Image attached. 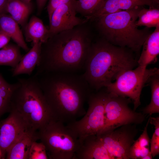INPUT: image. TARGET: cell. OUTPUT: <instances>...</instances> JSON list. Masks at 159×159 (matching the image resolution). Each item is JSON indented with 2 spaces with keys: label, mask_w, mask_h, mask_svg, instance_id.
Here are the masks:
<instances>
[{
  "label": "cell",
  "mask_w": 159,
  "mask_h": 159,
  "mask_svg": "<svg viewBox=\"0 0 159 159\" xmlns=\"http://www.w3.org/2000/svg\"><path fill=\"white\" fill-rule=\"evenodd\" d=\"M0 31L8 35L25 51L29 50L18 24L10 16L3 14L0 16Z\"/></svg>",
  "instance_id": "cell-18"
},
{
  "label": "cell",
  "mask_w": 159,
  "mask_h": 159,
  "mask_svg": "<svg viewBox=\"0 0 159 159\" xmlns=\"http://www.w3.org/2000/svg\"><path fill=\"white\" fill-rule=\"evenodd\" d=\"M49 29L37 17L34 16L26 25L25 30L26 40L32 42L33 44L38 42L43 43L49 39Z\"/></svg>",
  "instance_id": "cell-19"
},
{
  "label": "cell",
  "mask_w": 159,
  "mask_h": 159,
  "mask_svg": "<svg viewBox=\"0 0 159 159\" xmlns=\"http://www.w3.org/2000/svg\"><path fill=\"white\" fill-rule=\"evenodd\" d=\"M106 92L102 131L114 130L125 124H140L144 121L146 115L130 107V99Z\"/></svg>",
  "instance_id": "cell-8"
},
{
  "label": "cell",
  "mask_w": 159,
  "mask_h": 159,
  "mask_svg": "<svg viewBox=\"0 0 159 159\" xmlns=\"http://www.w3.org/2000/svg\"><path fill=\"white\" fill-rule=\"evenodd\" d=\"M156 6H159V0H151Z\"/></svg>",
  "instance_id": "cell-34"
},
{
  "label": "cell",
  "mask_w": 159,
  "mask_h": 159,
  "mask_svg": "<svg viewBox=\"0 0 159 159\" xmlns=\"http://www.w3.org/2000/svg\"><path fill=\"white\" fill-rule=\"evenodd\" d=\"M10 110L18 112L29 128L37 131L53 119L49 107L34 75L18 78Z\"/></svg>",
  "instance_id": "cell-5"
},
{
  "label": "cell",
  "mask_w": 159,
  "mask_h": 159,
  "mask_svg": "<svg viewBox=\"0 0 159 159\" xmlns=\"http://www.w3.org/2000/svg\"><path fill=\"white\" fill-rule=\"evenodd\" d=\"M74 159H115L109 153L96 135H92L81 142Z\"/></svg>",
  "instance_id": "cell-13"
},
{
  "label": "cell",
  "mask_w": 159,
  "mask_h": 159,
  "mask_svg": "<svg viewBox=\"0 0 159 159\" xmlns=\"http://www.w3.org/2000/svg\"><path fill=\"white\" fill-rule=\"evenodd\" d=\"M105 0H76V8L77 13L85 17L94 13Z\"/></svg>",
  "instance_id": "cell-26"
},
{
  "label": "cell",
  "mask_w": 159,
  "mask_h": 159,
  "mask_svg": "<svg viewBox=\"0 0 159 159\" xmlns=\"http://www.w3.org/2000/svg\"><path fill=\"white\" fill-rule=\"evenodd\" d=\"M47 0H37L38 12L40 13L43 8Z\"/></svg>",
  "instance_id": "cell-31"
},
{
  "label": "cell",
  "mask_w": 159,
  "mask_h": 159,
  "mask_svg": "<svg viewBox=\"0 0 159 159\" xmlns=\"http://www.w3.org/2000/svg\"><path fill=\"white\" fill-rule=\"evenodd\" d=\"M42 44L39 42L33 44L32 48L23 56L16 66L12 69V77L23 74L30 75L32 74L39 62Z\"/></svg>",
  "instance_id": "cell-17"
},
{
  "label": "cell",
  "mask_w": 159,
  "mask_h": 159,
  "mask_svg": "<svg viewBox=\"0 0 159 159\" xmlns=\"http://www.w3.org/2000/svg\"><path fill=\"white\" fill-rule=\"evenodd\" d=\"M31 10L30 4L21 0H8L6 7V11L18 24L22 26L25 24Z\"/></svg>",
  "instance_id": "cell-20"
},
{
  "label": "cell",
  "mask_w": 159,
  "mask_h": 159,
  "mask_svg": "<svg viewBox=\"0 0 159 159\" xmlns=\"http://www.w3.org/2000/svg\"><path fill=\"white\" fill-rule=\"evenodd\" d=\"M142 47L137 63L138 65L147 67L156 61L159 54V26L148 37Z\"/></svg>",
  "instance_id": "cell-16"
},
{
  "label": "cell",
  "mask_w": 159,
  "mask_h": 159,
  "mask_svg": "<svg viewBox=\"0 0 159 159\" xmlns=\"http://www.w3.org/2000/svg\"><path fill=\"white\" fill-rule=\"evenodd\" d=\"M8 0H0V16L6 11V4Z\"/></svg>",
  "instance_id": "cell-32"
},
{
  "label": "cell",
  "mask_w": 159,
  "mask_h": 159,
  "mask_svg": "<svg viewBox=\"0 0 159 159\" xmlns=\"http://www.w3.org/2000/svg\"><path fill=\"white\" fill-rule=\"evenodd\" d=\"M149 123V118L142 133L135 140L130 150L129 159H142L150 151V139L148 134L147 128Z\"/></svg>",
  "instance_id": "cell-21"
},
{
  "label": "cell",
  "mask_w": 159,
  "mask_h": 159,
  "mask_svg": "<svg viewBox=\"0 0 159 159\" xmlns=\"http://www.w3.org/2000/svg\"><path fill=\"white\" fill-rule=\"evenodd\" d=\"M9 112V116L0 122V149L6 157L9 148L30 129L18 112L11 110Z\"/></svg>",
  "instance_id": "cell-12"
},
{
  "label": "cell",
  "mask_w": 159,
  "mask_h": 159,
  "mask_svg": "<svg viewBox=\"0 0 159 159\" xmlns=\"http://www.w3.org/2000/svg\"><path fill=\"white\" fill-rule=\"evenodd\" d=\"M46 149L44 144L35 141L30 148L28 159H48Z\"/></svg>",
  "instance_id": "cell-28"
},
{
  "label": "cell",
  "mask_w": 159,
  "mask_h": 159,
  "mask_svg": "<svg viewBox=\"0 0 159 159\" xmlns=\"http://www.w3.org/2000/svg\"><path fill=\"white\" fill-rule=\"evenodd\" d=\"M153 158L152 154L150 151L147 154L143 157L142 159H152Z\"/></svg>",
  "instance_id": "cell-33"
},
{
  "label": "cell",
  "mask_w": 159,
  "mask_h": 159,
  "mask_svg": "<svg viewBox=\"0 0 159 159\" xmlns=\"http://www.w3.org/2000/svg\"><path fill=\"white\" fill-rule=\"evenodd\" d=\"M39 140L37 131L29 129L8 150L6 159H28L33 142Z\"/></svg>",
  "instance_id": "cell-15"
},
{
  "label": "cell",
  "mask_w": 159,
  "mask_h": 159,
  "mask_svg": "<svg viewBox=\"0 0 159 159\" xmlns=\"http://www.w3.org/2000/svg\"><path fill=\"white\" fill-rule=\"evenodd\" d=\"M149 123L154 126L155 131L150 139V151L153 158L159 154V117H150Z\"/></svg>",
  "instance_id": "cell-27"
},
{
  "label": "cell",
  "mask_w": 159,
  "mask_h": 159,
  "mask_svg": "<svg viewBox=\"0 0 159 159\" xmlns=\"http://www.w3.org/2000/svg\"><path fill=\"white\" fill-rule=\"evenodd\" d=\"M17 44H9L0 50V66L6 65L15 68L21 59L19 48Z\"/></svg>",
  "instance_id": "cell-22"
},
{
  "label": "cell",
  "mask_w": 159,
  "mask_h": 159,
  "mask_svg": "<svg viewBox=\"0 0 159 159\" xmlns=\"http://www.w3.org/2000/svg\"><path fill=\"white\" fill-rule=\"evenodd\" d=\"M21 0L23 1V2L27 4H30V2L31 1V0Z\"/></svg>",
  "instance_id": "cell-36"
},
{
  "label": "cell",
  "mask_w": 159,
  "mask_h": 159,
  "mask_svg": "<svg viewBox=\"0 0 159 159\" xmlns=\"http://www.w3.org/2000/svg\"><path fill=\"white\" fill-rule=\"evenodd\" d=\"M149 82L151 89V101L149 104L143 109L142 113L151 115L159 113V74L151 77Z\"/></svg>",
  "instance_id": "cell-25"
},
{
  "label": "cell",
  "mask_w": 159,
  "mask_h": 159,
  "mask_svg": "<svg viewBox=\"0 0 159 159\" xmlns=\"http://www.w3.org/2000/svg\"><path fill=\"white\" fill-rule=\"evenodd\" d=\"M39 140L44 145L49 159H74L80 143L76 134L66 125L51 120L37 131Z\"/></svg>",
  "instance_id": "cell-6"
},
{
  "label": "cell",
  "mask_w": 159,
  "mask_h": 159,
  "mask_svg": "<svg viewBox=\"0 0 159 159\" xmlns=\"http://www.w3.org/2000/svg\"><path fill=\"white\" fill-rule=\"evenodd\" d=\"M76 0H70L57 7L53 11L49 21V38L60 32L71 29L88 21L76 16Z\"/></svg>",
  "instance_id": "cell-11"
},
{
  "label": "cell",
  "mask_w": 159,
  "mask_h": 159,
  "mask_svg": "<svg viewBox=\"0 0 159 159\" xmlns=\"http://www.w3.org/2000/svg\"><path fill=\"white\" fill-rule=\"evenodd\" d=\"M137 26H145L150 28L159 26V7L143 6L139 11L136 23Z\"/></svg>",
  "instance_id": "cell-24"
},
{
  "label": "cell",
  "mask_w": 159,
  "mask_h": 159,
  "mask_svg": "<svg viewBox=\"0 0 159 159\" xmlns=\"http://www.w3.org/2000/svg\"><path fill=\"white\" fill-rule=\"evenodd\" d=\"M137 125L127 124L96 135L109 153L115 159H129L130 149L138 132Z\"/></svg>",
  "instance_id": "cell-10"
},
{
  "label": "cell",
  "mask_w": 159,
  "mask_h": 159,
  "mask_svg": "<svg viewBox=\"0 0 159 159\" xmlns=\"http://www.w3.org/2000/svg\"><path fill=\"white\" fill-rule=\"evenodd\" d=\"M106 93V91L92 92L87 100L88 110L82 118L66 125L76 134L80 142L87 136L96 135L104 130Z\"/></svg>",
  "instance_id": "cell-9"
},
{
  "label": "cell",
  "mask_w": 159,
  "mask_h": 159,
  "mask_svg": "<svg viewBox=\"0 0 159 159\" xmlns=\"http://www.w3.org/2000/svg\"><path fill=\"white\" fill-rule=\"evenodd\" d=\"M145 5L149 7H159L151 0H105L94 13L85 18L89 21H93L105 15Z\"/></svg>",
  "instance_id": "cell-14"
},
{
  "label": "cell",
  "mask_w": 159,
  "mask_h": 159,
  "mask_svg": "<svg viewBox=\"0 0 159 159\" xmlns=\"http://www.w3.org/2000/svg\"><path fill=\"white\" fill-rule=\"evenodd\" d=\"M159 74L158 68H147L138 65L135 69L126 70L118 76L115 81L107 85L106 91L109 93L127 97L133 104V110L136 111L140 105V96L145 84L153 76Z\"/></svg>",
  "instance_id": "cell-7"
},
{
  "label": "cell",
  "mask_w": 159,
  "mask_h": 159,
  "mask_svg": "<svg viewBox=\"0 0 159 159\" xmlns=\"http://www.w3.org/2000/svg\"><path fill=\"white\" fill-rule=\"evenodd\" d=\"M130 49L114 45L102 38L92 42L82 74L91 88L99 90L124 72L138 65Z\"/></svg>",
  "instance_id": "cell-3"
},
{
  "label": "cell",
  "mask_w": 159,
  "mask_h": 159,
  "mask_svg": "<svg viewBox=\"0 0 159 159\" xmlns=\"http://www.w3.org/2000/svg\"><path fill=\"white\" fill-rule=\"evenodd\" d=\"M34 75L54 119L67 125L85 115L84 104L92 92L83 74L57 72Z\"/></svg>",
  "instance_id": "cell-1"
},
{
  "label": "cell",
  "mask_w": 159,
  "mask_h": 159,
  "mask_svg": "<svg viewBox=\"0 0 159 159\" xmlns=\"http://www.w3.org/2000/svg\"><path fill=\"white\" fill-rule=\"evenodd\" d=\"M143 6H136L105 15L95 19L94 21L102 37L114 45L139 53L144 42L151 33L149 28L140 29L136 25L138 14Z\"/></svg>",
  "instance_id": "cell-4"
},
{
  "label": "cell",
  "mask_w": 159,
  "mask_h": 159,
  "mask_svg": "<svg viewBox=\"0 0 159 159\" xmlns=\"http://www.w3.org/2000/svg\"><path fill=\"white\" fill-rule=\"evenodd\" d=\"M17 85V82L9 83L0 74V117L10 112L11 98Z\"/></svg>",
  "instance_id": "cell-23"
},
{
  "label": "cell",
  "mask_w": 159,
  "mask_h": 159,
  "mask_svg": "<svg viewBox=\"0 0 159 159\" xmlns=\"http://www.w3.org/2000/svg\"><path fill=\"white\" fill-rule=\"evenodd\" d=\"M88 22L60 32L42 43L34 74L57 72L75 73L84 68L92 42Z\"/></svg>",
  "instance_id": "cell-2"
},
{
  "label": "cell",
  "mask_w": 159,
  "mask_h": 159,
  "mask_svg": "<svg viewBox=\"0 0 159 159\" xmlns=\"http://www.w3.org/2000/svg\"><path fill=\"white\" fill-rule=\"evenodd\" d=\"M11 38L6 34L0 31V48H1L8 44Z\"/></svg>",
  "instance_id": "cell-30"
},
{
  "label": "cell",
  "mask_w": 159,
  "mask_h": 159,
  "mask_svg": "<svg viewBox=\"0 0 159 159\" xmlns=\"http://www.w3.org/2000/svg\"><path fill=\"white\" fill-rule=\"evenodd\" d=\"M6 157L3 154L1 150L0 149V159H5Z\"/></svg>",
  "instance_id": "cell-35"
},
{
  "label": "cell",
  "mask_w": 159,
  "mask_h": 159,
  "mask_svg": "<svg viewBox=\"0 0 159 159\" xmlns=\"http://www.w3.org/2000/svg\"><path fill=\"white\" fill-rule=\"evenodd\" d=\"M70 0H49L47 6L49 20V21L52 13L55 9L59 6L66 3Z\"/></svg>",
  "instance_id": "cell-29"
}]
</instances>
